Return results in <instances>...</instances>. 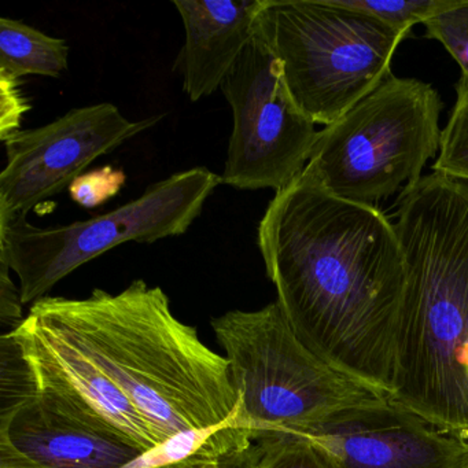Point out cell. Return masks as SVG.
I'll return each instance as SVG.
<instances>
[{
	"mask_svg": "<svg viewBox=\"0 0 468 468\" xmlns=\"http://www.w3.org/2000/svg\"><path fill=\"white\" fill-rule=\"evenodd\" d=\"M257 243L297 338L390 399L407 287L393 223L375 205L334 196L305 166L268 204Z\"/></svg>",
	"mask_w": 468,
	"mask_h": 468,
	"instance_id": "6da1fadb",
	"label": "cell"
},
{
	"mask_svg": "<svg viewBox=\"0 0 468 468\" xmlns=\"http://www.w3.org/2000/svg\"><path fill=\"white\" fill-rule=\"evenodd\" d=\"M28 316L97 366L161 442L223 424L237 410L229 360L175 316L161 287L138 279L119 292L48 295L32 303Z\"/></svg>",
	"mask_w": 468,
	"mask_h": 468,
	"instance_id": "7a4b0ae2",
	"label": "cell"
},
{
	"mask_svg": "<svg viewBox=\"0 0 468 468\" xmlns=\"http://www.w3.org/2000/svg\"><path fill=\"white\" fill-rule=\"evenodd\" d=\"M394 218L407 287L390 399L467 442L468 183L427 175Z\"/></svg>",
	"mask_w": 468,
	"mask_h": 468,
	"instance_id": "3957f363",
	"label": "cell"
},
{
	"mask_svg": "<svg viewBox=\"0 0 468 468\" xmlns=\"http://www.w3.org/2000/svg\"><path fill=\"white\" fill-rule=\"evenodd\" d=\"M238 391L235 427L257 438L300 435L334 416L388 399L317 357L295 335L278 301L257 311L226 312L210 320Z\"/></svg>",
	"mask_w": 468,
	"mask_h": 468,
	"instance_id": "277c9868",
	"label": "cell"
},
{
	"mask_svg": "<svg viewBox=\"0 0 468 468\" xmlns=\"http://www.w3.org/2000/svg\"><path fill=\"white\" fill-rule=\"evenodd\" d=\"M259 28L292 100L324 127L393 75L394 51L410 34L334 0H265Z\"/></svg>",
	"mask_w": 468,
	"mask_h": 468,
	"instance_id": "5b68a950",
	"label": "cell"
},
{
	"mask_svg": "<svg viewBox=\"0 0 468 468\" xmlns=\"http://www.w3.org/2000/svg\"><path fill=\"white\" fill-rule=\"evenodd\" d=\"M442 108L431 84L390 75L317 133L306 168L346 201L388 198L419 182L440 152Z\"/></svg>",
	"mask_w": 468,
	"mask_h": 468,
	"instance_id": "8992f818",
	"label": "cell"
},
{
	"mask_svg": "<svg viewBox=\"0 0 468 468\" xmlns=\"http://www.w3.org/2000/svg\"><path fill=\"white\" fill-rule=\"evenodd\" d=\"M220 185L221 175L196 166L89 220L40 229L26 216L9 218L0 223V259L17 275L24 305L37 303L73 271L116 246L186 234Z\"/></svg>",
	"mask_w": 468,
	"mask_h": 468,
	"instance_id": "52a82bcc",
	"label": "cell"
},
{
	"mask_svg": "<svg viewBox=\"0 0 468 468\" xmlns=\"http://www.w3.org/2000/svg\"><path fill=\"white\" fill-rule=\"evenodd\" d=\"M221 91L234 122L223 185L275 193L286 187L305 169L317 131L292 100L259 27Z\"/></svg>",
	"mask_w": 468,
	"mask_h": 468,
	"instance_id": "ba28073f",
	"label": "cell"
},
{
	"mask_svg": "<svg viewBox=\"0 0 468 468\" xmlns=\"http://www.w3.org/2000/svg\"><path fill=\"white\" fill-rule=\"evenodd\" d=\"M165 114L133 122L113 103L72 109L50 124L21 130L5 142L0 174V223L28 215L69 188L98 158L157 125Z\"/></svg>",
	"mask_w": 468,
	"mask_h": 468,
	"instance_id": "9c48e42d",
	"label": "cell"
},
{
	"mask_svg": "<svg viewBox=\"0 0 468 468\" xmlns=\"http://www.w3.org/2000/svg\"><path fill=\"white\" fill-rule=\"evenodd\" d=\"M331 468H463L467 442L390 399L345 410L300 434Z\"/></svg>",
	"mask_w": 468,
	"mask_h": 468,
	"instance_id": "30bf717a",
	"label": "cell"
},
{
	"mask_svg": "<svg viewBox=\"0 0 468 468\" xmlns=\"http://www.w3.org/2000/svg\"><path fill=\"white\" fill-rule=\"evenodd\" d=\"M12 333L34 372L37 391L50 394L68 410L117 432L141 451L161 443L122 390L61 336L28 314Z\"/></svg>",
	"mask_w": 468,
	"mask_h": 468,
	"instance_id": "8fae6325",
	"label": "cell"
},
{
	"mask_svg": "<svg viewBox=\"0 0 468 468\" xmlns=\"http://www.w3.org/2000/svg\"><path fill=\"white\" fill-rule=\"evenodd\" d=\"M0 437L46 468H122L144 452L40 391L0 423Z\"/></svg>",
	"mask_w": 468,
	"mask_h": 468,
	"instance_id": "7c38bea8",
	"label": "cell"
},
{
	"mask_svg": "<svg viewBox=\"0 0 468 468\" xmlns=\"http://www.w3.org/2000/svg\"><path fill=\"white\" fill-rule=\"evenodd\" d=\"M265 0H175L185 27V45L175 70L190 101L209 97L256 35Z\"/></svg>",
	"mask_w": 468,
	"mask_h": 468,
	"instance_id": "4fadbf2b",
	"label": "cell"
},
{
	"mask_svg": "<svg viewBox=\"0 0 468 468\" xmlns=\"http://www.w3.org/2000/svg\"><path fill=\"white\" fill-rule=\"evenodd\" d=\"M69 67L67 40L50 37L23 21L0 18V75L58 79Z\"/></svg>",
	"mask_w": 468,
	"mask_h": 468,
	"instance_id": "5bb4252c",
	"label": "cell"
},
{
	"mask_svg": "<svg viewBox=\"0 0 468 468\" xmlns=\"http://www.w3.org/2000/svg\"><path fill=\"white\" fill-rule=\"evenodd\" d=\"M264 445L250 430L235 427L232 418L197 453L160 468H259Z\"/></svg>",
	"mask_w": 468,
	"mask_h": 468,
	"instance_id": "9a60e30c",
	"label": "cell"
},
{
	"mask_svg": "<svg viewBox=\"0 0 468 468\" xmlns=\"http://www.w3.org/2000/svg\"><path fill=\"white\" fill-rule=\"evenodd\" d=\"M37 396V380L15 334L0 335V423Z\"/></svg>",
	"mask_w": 468,
	"mask_h": 468,
	"instance_id": "2e32d148",
	"label": "cell"
},
{
	"mask_svg": "<svg viewBox=\"0 0 468 468\" xmlns=\"http://www.w3.org/2000/svg\"><path fill=\"white\" fill-rule=\"evenodd\" d=\"M456 94L448 124L441 133L440 152L432 171L468 183V80L460 78Z\"/></svg>",
	"mask_w": 468,
	"mask_h": 468,
	"instance_id": "e0dca14e",
	"label": "cell"
},
{
	"mask_svg": "<svg viewBox=\"0 0 468 468\" xmlns=\"http://www.w3.org/2000/svg\"><path fill=\"white\" fill-rule=\"evenodd\" d=\"M338 6L363 13L386 26L401 31H412L416 24H424L432 16L451 9L457 0H334Z\"/></svg>",
	"mask_w": 468,
	"mask_h": 468,
	"instance_id": "ac0fdd59",
	"label": "cell"
},
{
	"mask_svg": "<svg viewBox=\"0 0 468 468\" xmlns=\"http://www.w3.org/2000/svg\"><path fill=\"white\" fill-rule=\"evenodd\" d=\"M264 454L259 468H331L306 438L286 432L260 435Z\"/></svg>",
	"mask_w": 468,
	"mask_h": 468,
	"instance_id": "d6986e66",
	"label": "cell"
},
{
	"mask_svg": "<svg viewBox=\"0 0 468 468\" xmlns=\"http://www.w3.org/2000/svg\"><path fill=\"white\" fill-rule=\"evenodd\" d=\"M427 39L438 40L462 69L468 80V0L442 10L423 24Z\"/></svg>",
	"mask_w": 468,
	"mask_h": 468,
	"instance_id": "ffe728a7",
	"label": "cell"
},
{
	"mask_svg": "<svg viewBox=\"0 0 468 468\" xmlns=\"http://www.w3.org/2000/svg\"><path fill=\"white\" fill-rule=\"evenodd\" d=\"M231 419V418H229ZM207 429L186 430L179 434L166 438L150 451L142 452L133 462L122 468H160L187 459L197 453L218 430L223 429L229 421Z\"/></svg>",
	"mask_w": 468,
	"mask_h": 468,
	"instance_id": "44dd1931",
	"label": "cell"
},
{
	"mask_svg": "<svg viewBox=\"0 0 468 468\" xmlns=\"http://www.w3.org/2000/svg\"><path fill=\"white\" fill-rule=\"evenodd\" d=\"M127 182L124 171L106 165L92 169L73 180L69 186L70 198L87 209H94L116 197Z\"/></svg>",
	"mask_w": 468,
	"mask_h": 468,
	"instance_id": "7402d4cb",
	"label": "cell"
},
{
	"mask_svg": "<svg viewBox=\"0 0 468 468\" xmlns=\"http://www.w3.org/2000/svg\"><path fill=\"white\" fill-rule=\"evenodd\" d=\"M20 87L21 80L0 75V138L4 144L20 133L24 116L31 109Z\"/></svg>",
	"mask_w": 468,
	"mask_h": 468,
	"instance_id": "603a6c76",
	"label": "cell"
},
{
	"mask_svg": "<svg viewBox=\"0 0 468 468\" xmlns=\"http://www.w3.org/2000/svg\"><path fill=\"white\" fill-rule=\"evenodd\" d=\"M10 272L9 264L0 259V324L4 333L16 330L27 319L23 312L20 286H16Z\"/></svg>",
	"mask_w": 468,
	"mask_h": 468,
	"instance_id": "cb8c5ba5",
	"label": "cell"
},
{
	"mask_svg": "<svg viewBox=\"0 0 468 468\" xmlns=\"http://www.w3.org/2000/svg\"><path fill=\"white\" fill-rule=\"evenodd\" d=\"M0 468H46L16 448L9 440L0 437Z\"/></svg>",
	"mask_w": 468,
	"mask_h": 468,
	"instance_id": "d4e9b609",
	"label": "cell"
},
{
	"mask_svg": "<svg viewBox=\"0 0 468 468\" xmlns=\"http://www.w3.org/2000/svg\"><path fill=\"white\" fill-rule=\"evenodd\" d=\"M463 468H468V441H467V452H465L464 463H463Z\"/></svg>",
	"mask_w": 468,
	"mask_h": 468,
	"instance_id": "484cf974",
	"label": "cell"
}]
</instances>
